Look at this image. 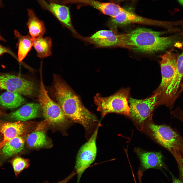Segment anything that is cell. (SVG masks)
Segmentation results:
<instances>
[{
	"label": "cell",
	"instance_id": "obj_1",
	"mask_svg": "<svg viewBox=\"0 0 183 183\" xmlns=\"http://www.w3.org/2000/svg\"><path fill=\"white\" fill-rule=\"evenodd\" d=\"M53 92L67 118L81 125L86 131H90L95 124L99 123L97 118L84 106L76 94L55 75L54 77Z\"/></svg>",
	"mask_w": 183,
	"mask_h": 183
},
{
	"label": "cell",
	"instance_id": "obj_2",
	"mask_svg": "<svg viewBox=\"0 0 183 183\" xmlns=\"http://www.w3.org/2000/svg\"><path fill=\"white\" fill-rule=\"evenodd\" d=\"M162 33L147 28H138L122 34L126 48L138 52L153 53L182 45L181 35L161 37Z\"/></svg>",
	"mask_w": 183,
	"mask_h": 183
},
{
	"label": "cell",
	"instance_id": "obj_3",
	"mask_svg": "<svg viewBox=\"0 0 183 183\" xmlns=\"http://www.w3.org/2000/svg\"><path fill=\"white\" fill-rule=\"evenodd\" d=\"M150 117L146 124L148 132L160 145L167 149L174 157L183 155V138L175 129L165 125H158Z\"/></svg>",
	"mask_w": 183,
	"mask_h": 183
},
{
	"label": "cell",
	"instance_id": "obj_4",
	"mask_svg": "<svg viewBox=\"0 0 183 183\" xmlns=\"http://www.w3.org/2000/svg\"><path fill=\"white\" fill-rule=\"evenodd\" d=\"M130 91L128 88L122 89L106 97H102L100 94H97L94 97V100L97 110L100 113L103 117L108 113H113L130 117L128 103Z\"/></svg>",
	"mask_w": 183,
	"mask_h": 183
},
{
	"label": "cell",
	"instance_id": "obj_5",
	"mask_svg": "<svg viewBox=\"0 0 183 183\" xmlns=\"http://www.w3.org/2000/svg\"><path fill=\"white\" fill-rule=\"evenodd\" d=\"M41 71H40V83L38 100L43 116L50 124L56 125L65 124L68 118L61 107L48 95L43 84Z\"/></svg>",
	"mask_w": 183,
	"mask_h": 183
},
{
	"label": "cell",
	"instance_id": "obj_6",
	"mask_svg": "<svg viewBox=\"0 0 183 183\" xmlns=\"http://www.w3.org/2000/svg\"><path fill=\"white\" fill-rule=\"evenodd\" d=\"M159 95L155 91L151 96L144 99L139 100L130 98V117L135 123L143 129L145 122L151 116L156 105H158Z\"/></svg>",
	"mask_w": 183,
	"mask_h": 183
},
{
	"label": "cell",
	"instance_id": "obj_7",
	"mask_svg": "<svg viewBox=\"0 0 183 183\" xmlns=\"http://www.w3.org/2000/svg\"><path fill=\"white\" fill-rule=\"evenodd\" d=\"M99 126L98 125L89 140L78 153L75 166L77 175V183H79L82 174L95 160L97 152L96 139Z\"/></svg>",
	"mask_w": 183,
	"mask_h": 183
},
{
	"label": "cell",
	"instance_id": "obj_8",
	"mask_svg": "<svg viewBox=\"0 0 183 183\" xmlns=\"http://www.w3.org/2000/svg\"><path fill=\"white\" fill-rule=\"evenodd\" d=\"M132 23L154 25L167 28L175 25L174 22L158 21L145 18L126 9L115 17L111 18L107 25L110 29L116 31L117 27Z\"/></svg>",
	"mask_w": 183,
	"mask_h": 183
},
{
	"label": "cell",
	"instance_id": "obj_9",
	"mask_svg": "<svg viewBox=\"0 0 183 183\" xmlns=\"http://www.w3.org/2000/svg\"><path fill=\"white\" fill-rule=\"evenodd\" d=\"M0 89L26 96L33 95L37 90L33 82L7 73L0 74Z\"/></svg>",
	"mask_w": 183,
	"mask_h": 183
},
{
	"label": "cell",
	"instance_id": "obj_10",
	"mask_svg": "<svg viewBox=\"0 0 183 183\" xmlns=\"http://www.w3.org/2000/svg\"><path fill=\"white\" fill-rule=\"evenodd\" d=\"M173 49L159 56L162 79L159 86L155 91L159 94V99L170 83L175 74L176 62L178 55L173 52Z\"/></svg>",
	"mask_w": 183,
	"mask_h": 183
},
{
	"label": "cell",
	"instance_id": "obj_11",
	"mask_svg": "<svg viewBox=\"0 0 183 183\" xmlns=\"http://www.w3.org/2000/svg\"><path fill=\"white\" fill-rule=\"evenodd\" d=\"M183 77V51L178 56L176 70L174 77L160 98V101L161 104L165 105L170 109L172 108L178 98L177 93Z\"/></svg>",
	"mask_w": 183,
	"mask_h": 183
},
{
	"label": "cell",
	"instance_id": "obj_12",
	"mask_svg": "<svg viewBox=\"0 0 183 183\" xmlns=\"http://www.w3.org/2000/svg\"><path fill=\"white\" fill-rule=\"evenodd\" d=\"M81 39L98 47L126 48L122 34H118L116 31L111 29L99 30L90 37H82Z\"/></svg>",
	"mask_w": 183,
	"mask_h": 183
},
{
	"label": "cell",
	"instance_id": "obj_13",
	"mask_svg": "<svg viewBox=\"0 0 183 183\" xmlns=\"http://www.w3.org/2000/svg\"><path fill=\"white\" fill-rule=\"evenodd\" d=\"M43 9L52 13L64 26L70 30L76 37L81 36L76 32L72 25L69 8L64 5L50 2L45 0H36Z\"/></svg>",
	"mask_w": 183,
	"mask_h": 183
},
{
	"label": "cell",
	"instance_id": "obj_14",
	"mask_svg": "<svg viewBox=\"0 0 183 183\" xmlns=\"http://www.w3.org/2000/svg\"><path fill=\"white\" fill-rule=\"evenodd\" d=\"M59 3L65 5L69 3L86 4L96 8L111 18L115 17L125 9L114 3H103L96 0H59Z\"/></svg>",
	"mask_w": 183,
	"mask_h": 183
},
{
	"label": "cell",
	"instance_id": "obj_15",
	"mask_svg": "<svg viewBox=\"0 0 183 183\" xmlns=\"http://www.w3.org/2000/svg\"><path fill=\"white\" fill-rule=\"evenodd\" d=\"M25 125L21 121L0 123V133L3 139L0 143V149L7 143L16 137L21 136L25 132Z\"/></svg>",
	"mask_w": 183,
	"mask_h": 183
},
{
	"label": "cell",
	"instance_id": "obj_16",
	"mask_svg": "<svg viewBox=\"0 0 183 183\" xmlns=\"http://www.w3.org/2000/svg\"><path fill=\"white\" fill-rule=\"evenodd\" d=\"M41 109L39 104L35 103H28L15 111L9 114L7 118L17 121H25L38 116Z\"/></svg>",
	"mask_w": 183,
	"mask_h": 183
},
{
	"label": "cell",
	"instance_id": "obj_17",
	"mask_svg": "<svg viewBox=\"0 0 183 183\" xmlns=\"http://www.w3.org/2000/svg\"><path fill=\"white\" fill-rule=\"evenodd\" d=\"M135 151L145 169L165 168L162 155L160 152L145 151L139 149H136Z\"/></svg>",
	"mask_w": 183,
	"mask_h": 183
},
{
	"label": "cell",
	"instance_id": "obj_18",
	"mask_svg": "<svg viewBox=\"0 0 183 183\" xmlns=\"http://www.w3.org/2000/svg\"><path fill=\"white\" fill-rule=\"evenodd\" d=\"M28 20L26 25L30 36L32 40L43 37L46 29L43 22L36 16L32 9L27 10Z\"/></svg>",
	"mask_w": 183,
	"mask_h": 183
},
{
	"label": "cell",
	"instance_id": "obj_19",
	"mask_svg": "<svg viewBox=\"0 0 183 183\" xmlns=\"http://www.w3.org/2000/svg\"><path fill=\"white\" fill-rule=\"evenodd\" d=\"M24 145V140L21 136L11 139L1 148L2 159H7L19 152L23 149Z\"/></svg>",
	"mask_w": 183,
	"mask_h": 183
},
{
	"label": "cell",
	"instance_id": "obj_20",
	"mask_svg": "<svg viewBox=\"0 0 183 183\" xmlns=\"http://www.w3.org/2000/svg\"><path fill=\"white\" fill-rule=\"evenodd\" d=\"M15 36L18 40V60L21 62L26 56L33 46V40L30 36L22 35L17 30L14 31Z\"/></svg>",
	"mask_w": 183,
	"mask_h": 183
},
{
	"label": "cell",
	"instance_id": "obj_21",
	"mask_svg": "<svg viewBox=\"0 0 183 183\" xmlns=\"http://www.w3.org/2000/svg\"><path fill=\"white\" fill-rule=\"evenodd\" d=\"M33 40V47L37 56L42 59L51 55L52 40L50 37H43Z\"/></svg>",
	"mask_w": 183,
	"mask_h": 183
},
{
	"label": "cell",
	"instance_id": "obj_22",
	"mask_svg": "<svg viewBox=\"0 0 183 183\" xmlns=\"http://www.w3.org/2000/svg\"><path fill=\"white\" fill-rule=\"evenodd\" d=\"M24 101V99L21 95L8 91L0 95V105L8 109L16 108L21 105Z\"/></svg>",
	"mask_w": 183,
	"mask_h": 183
},
{
	"label": "cell",
	"instance_id": "obj_23",
	"mask_svg": "<svg viewBox=\"0 0 183 183\" xmlns=\"http://www.w3.org/2000/svg\"><path fill=\"white\" fill-rule=\"evenodd\" d=\"M26 140L28 146L32 148L43 147L47 145L48 143L44 133L39 131H35L28 135Z\"/></svg>",
	"mask_w": 183,
	"mask_h": 183
},
{
	"label": "cell",
	"instance_id": "obj_24",
	"mask_svg": "<svg viewBox=\"0 0 183 183\" xmlns=\"http://www.w3.org/2000/svg\"><path fill=\"white\" fill-rule=\"evenodd\" d=\"M29 161L28 159L19 156L14 158L9 161L16 177L24 170L28 167L30 165Z\"/></svg>",
	"mask_w": 183,
	"mask_h": 183
},
{
	"label": "cell",
	"instance_id": "obj_25",
	"mask_svg": "<svg viewBox=\"0 0 183 183\" xmlns=\"http://www.w3.org/2000/svg\"><path fill=\"white\" fill-rule=\"evenodd\" d=\"M178 166L179 178L183 181V156L175 157Z\"/></svg>",
	"mask_w": 183,
	"mask_h": 183
},
{
	"label": "cell",
	"instance_id": "obj_26",
	"mask_svg": "<svg viewBox=\"0 0 183 183\" xmlns=\"http://www.w3.org/2000/svg\"><path fill=\"white\" fill-rule=\"evenodd\" d=\"M171 114L173 117L178 119L183 123V111L179 108L177 107L172 111Z\"/></svg>",
	"mask_w": 183,
	"mask_h": 183
},
{
	"label": "cell",
	"instance_id": "obj_27",
	"mask_svg": "<svg viewBox=\"0 0 183 183\" xmlns=\"http://www.w3.org/2000/svg\"><path fill=\"white\" fill-rule=\"evenodd\" d=\"M5 53H8L10 54L18 60V57L10 49L0 44V57L3 54Z\"/></svg>",
	"mask_w": 183,
	"mask_h": 183
},
{
	"label": "cell",
	"instance_id": "obj_28",
	"mask_svg": "<svg viewBox=\"0 0 183 183\" xmlns=\"http://www.w3.org/2000/svg\"><path fill=\"white\" fill-rule=\"evenodd\" d=\"M77 175L75 171H73L67 177L61 181H59L56 183H67L75 175ZM44 183H49L47 181H44Z\"/></svg>",
	"mask_w": 183,
	"mask_h": 183
},
{
	"label": "cell",
	"instance_id": "obj_29",
	"mask_svg": "<svg viewBox=\"0 0 183 183\" xmlns=\"http://www.w3.org/2000/svg\"><path fill=\"white\" fill-rule=\"evenodd\" d=\"M172 180V183H183V181L180 179L175 177L172 174H171Z\"/></svg>",
	"mask_w": 183,
	"mask_h": 183
},
{
	"label": "cell",
	"instance_id": "obj_30",
	"mask_svg": "<svg viewBox=\"0 0 183 183\" xmlns=\"http://www.w3.org/2000/svg\"><path fill=\"white\" fill-rule=\"evenodd\" d=\"M183 91V80L182 82L181 83L179 87V89L177 93V96L178 97H179V95H180L181 94Z\"/></svg>",
	"mask_w": 183,
	"mask_h": 183
},
{
	"label": "cell",
	"instance_id": "obj_31",
	"mask_svg": "<svg viewBox=\"0 0 183 183\" xmlns=\"http://www.w3.org/2000/svg\"><path fill=\"white\" fill-rule=\"evenodd\" d=\"M138 177H139V181L140 182V183H141V177L142 176V175L141 174H139L138 175ZM133 177L134 178V181L135 182V183H137L136 182V180H135V178L134 176V174L133 175Z\"/></svg>",
	"mask_w": 183,
	"mask_h": 183
},
{
	"label": "cell",
	"instance_id": "obj_32",
	"mask_svg": "<svg viewBox=\"0 0 183 183\" xmlns=\"http://www.w3.org/2000/svg\"><path fill=\"white\" fill-rule=\"evenodd\" d=\"M112 3H120L124 1L125 0H110Z\"/></svg>",
	"mask_w": 183,
	"mask_h": 183
},
{
	"label": "cell",
	"instance_id": "obj_33",
	"mask_svg": "<svg viewBox=\"0 0 183 183\" xmlns=\"http://www.w3.org/2000/svg\"><path fill=\"white\" fill-rule=\"evenodd\" d=\"M179 3L183 6V0H177Z\"/></svg>",
	"mask_w": 183,
	"mask_h": 183
},
{
	"label": "cell",
	"instance_id": "obj_34",
	"mask_svg": "<svg viewBox=\"0 0 183 183\" xmlns=\"http://www.w3.org/2000/svg\"><path fill=\"white\" fill-rule=\"evenodd\" d=\"M0 41H5V40L2 37V36L0 34Z\"/></svg>",
	"mask_w": 183,
	"mask_h": 183
},
{
	"label": "cell",
	"instance_id": "obj_35",
	"mask_svg": "<svg viewBox=\"0 0 183 183\" xmlns=\"http://www.w3.org/2000/svg\"><path fill=\"white\" fill-rule=\"evenodd\" d=\"M3 6L2 0H0V8Z\"/></svg>",
	"mask_w": 183,
	"mask_h": 183
},
{
	"label": "cell",
	"instance_id": "obj_36",
	"mask_svg": "<svg viewBox=\"0 0 183 183\" xmlns=\"http://www.w3.org/2000/svg\"><path fill=\"white\" fill-rule=\"evenodd\" d=\"M3 139V138H2V137L1 135H0V143L2 141Z\"/></svg>",
	"mask_w": 183,
	"mask_h": 183
},
{
	"label": "cell",
	"instance_id": "obj_37",
	"mask_svg": "<svg viewBox=\"0 0 183 183\" xmlns=\"http://www.w3.org/2000/svg\"><path fill=\"white\" fill-rule=\"evenodd\" d=\"M3 113L1 111L0 109V117L2 115Z\"/></svg>",
	"mask_w": 183,
	"mask_h": 183
},
{
	"label": "cell",
	"instance_id": "obj_38",
	"mask_svg": "<svg viewBox=\"0 0 183 183\" xmlns=\"http://www.w3.org/2000/svg\"><path fill=\"white\" fill-rule=\"evenodd\" d=\"M48 2H53V1L54 0H48Z\"/></svg>",
	"mask_w": 183,
	"mask_h": 183
}]
</instances>
